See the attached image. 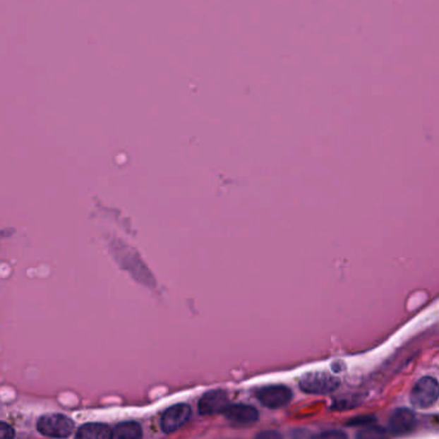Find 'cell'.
Masks as SVG:
<instances>
[{"label":"cell","mask_w":439,"mask_h":439,"mask_svg":"<svg viewBox=\"0 0 439 439\" xmlns=\"http://www.w3.org/2000/svg\"><path fill=\"white\" fill-rule=\"evenodd\" d=\"M299 385L301 390L309 395H329L339 388L340 380L331 373L315 371L306 373L299 381Z\"/></svg>","instance_id":"obj_1"},{"label":"cell","mask_w":439,"mask_h":439,"mask_svg":"<svg viewBox=\"0 0 439 439\" xmlns=\"http://www.w3.org/2000/svg\"><path fill=\"white\" fill-rule=\"evenodd\" d=\"M73 420L59 414L45 415L37 421V431L51 438H67L73 433Z\"/></svg>","instance_id":"obj_2"},{"label":"cell","mask_w":439,"mask_h":439,"mask_svg":"<svg viewBox=\"0 0 439 439\" xmlns=\"http://www.w3.org/2000/svg\"><path fill=\"white\" fill-rule=\"evenodd\" d=\"M439 398V383L425 376L417 381L411 392V403L417 409H428L437 402Z\"/></svg>","instance_id":"obj_3"},{"label":"cell","mask_w":439,"mask_h":439,"mask_svg":"<svg viewBox=\"0 0 439 439\" xmlns=\"http://www.w3.org/2000/svg\"><path fill=\"white\" fill-rule=\"evenodd\" d=\"M291 390L284 385H272L265 387L258 392V399L268 409H279L284 407L291 401Z\"/></svg>","instance_id":"obj_4"},{"label":"cell","mask_w":439,"mask_h":439,"mask_svg":"<svg viewBox=\"0 0 439 439\" xmlns=\"http://www.w3.org/2000/svg\"><path fill=\"white\" fill-rule=\"evenodd\" d=\"M191 417V407L186 403H178L162 414V428L165 433H173L184 426Z\"/></svg>","instance_id":"obj_5"},{"label":"cell","mask_w":439,"mask_h":439,"mask_svg":"<svg viewBox=\"0 0 439 439\" xmlns=\"http://www.w3.org/2000/svg\"><path fill=\"white\" fill-rule=\"evenodd\" d=\"M229 407L228 395L224 390H210L201 397L198 402V411L201 415L223 414Z\"/></svg>","instance_id":"obj_6"},{"label":"cell","mask_w":439,"mask_h":439,"mask_svg":"<svg viewBox=\"0 0 439 439\" xmlns=\"http://www.w3.org/2000/svg\"><path fill=\"white\" fill-rule=\"evenodd\" d=\"M416 416L409 409H398L389 420V429L395 435H404L415 429Z\"/></svg>","instance_id":"obj_7"},{"label":"cell","mask_w":439,"mask_h":439,"mask_svg":"<svg viewBox=\"0 0 439 439\" xmlns=\"http://www.w3.org/2000/svg\"><path fill=\"white\" fill-rule=\"evenodd\" d=\"M223 414L227 420L236 425L254 424L259 420L258 410L246 404H232Z\"/></svg>","instance_id":"obj_8"},{"label":"cell","mask_w":439,"mask_h":439,"mask_svg":"<svg viewBox=\"0 0 439 439\" xmlns=\"http://www.w3.org/2000/svg\"><path fill=\"white\" fill-rule=\"evenodd\" d=\"M75 439H112V432L107 425L88 423L81 425Z\"/></svg>","instance_id":"obj_9"},{"label":"cell","mask_w":439,"mask_h":439,"mask_svg":"<svg viewBox=\"0 0 439 439\" xmlns=\"http://www.w3.org/2000/svg\"><path fill=\"white\" fill-rule=\"evenodd\" d=\"M142 428L134 421H126L117 425L112 431V439H140Z\"/></svg>","instance_id":"obj_10"},{"label":"cell","mask_w":439,"mask_h":439,"mask_svg":"<svg viewBox=\"0 0 439 439\" xmlns=\"http://www.w3.org/2000/svg\"><path fill=\"white\" fill-rule=\"evenodd\" d=\"M356 439H389V435L384 428L368 425L357 433Z\"/></svg>","instance_id":"obj_11"},{"label":"cell","mask_w":439,"mask_h":439,"mask_svg":"<svg viewBox=\"0 0 439 439\" xmlns=\"http://www.w3.org/2000/svg\"><path fill=\"white\" fill-rule=\"evenodd\" d=\"M313 439H348V437L342 431H327V432L320 433Z\"/></svg>","instance_id":"obj_12"},{"label":"cell","mask_w":439,"mask_h":439,"mask_svg":"<svg viewBox=\"0 0 439 439\" xmlns=\"http://www.w3.org/2000/svg\"><path fill=\"white\" fill-rule=\"evenodd\" d=\"M15 438V431L11 425L7 423H1L0 425V439H13Z\"/></svg>","instance_id":"obj_13"},{"label":"cell","mask_w":439,"mask_h":439,"mask_svg":"<svg viewBox=\"0 0 439 439\" xmlns=\"http://www.w3.org/2000/svg\"><path fill=\"white\" fill-rule=\"evenodd\" d=\"M255 439H282V435L276 431H264L259 433Z\"/></svg>","instance_id":"obj_14"},{"label":"cell","mask_w":439,"mask_h":439,"mask_svg":"<svg viewBox=\"0 0 439 439\" xmlns=\"http://www.w3.org/2000/svg\"><path fill=\"white\" fill-rule=\"evenodd\" d=\"M373 421V417L361 416V417H357V419H354V420H351L349 424L351 425H359V424L367 425V424H371ZM367 426H368V425H367Z\"/></svg>","instance_id":"obj_15"},{"label":"cell","mask_w":439,"mask_h":439,"mask_svg":"<svg viewBox=\"0 0 439 439\" xmlns=\"http://www.w3.org/2000/svg\"><path fill=\"white\" fill-rule=\"evenodd\" d=\"M291 439H308V433L304 431H296L294 433L293 438Z\"/></svg>","instance_id":"obj_16"}]
</instances>
